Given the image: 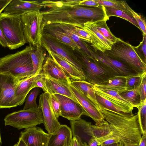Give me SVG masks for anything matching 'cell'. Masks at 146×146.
Here are the masks:
<instances>
[{"label": "cell", "mask_w": 146, "mask_h": 146, "mask_svg": "<svg viewBox=\"0 0 146 146\" xmlns=\"http://www.w3.org/2000/svg\"><path fill=\"white\" fill-rule=\"evenodd\" d=\"M99 109L105 120L99 125L90 122L87 134L91 138L87 146L120 143L124 146H138L142 136L137 113H118Z\"/></svg>", "instance_id": "1"}, {"label": "cell", "mask_w": 146, "mask_h": 146, "mask_svg": "<svg viewBox=\"0 0 146 146\" xmlns=\"http://www.w3.org/2000/svg\"><path fill=\"white\" fill-rule=\"evenodd\" d=\"M81 0L58 1L47 0L41 3L43 7H49L40 11L43 16L42 26L55 24H64L82 28L87 21L83 18L84 6L78 5Z\"/></svg>", "instance_id": "2"}, {"label": "cell", "mask_w": 146, "mask_h": 146, "mask_svg": "<svg viewBox=\"0 0 146 146\" xmlns=\"http://www.w3.org/2000/svg\"><path fill=\"white\" fill-rule=\"evenodd\" d=\"M33 46H27L15 53L0 58V73L9 74L21 80L33 75L30 52Z\"/></svg>", "instance_id": "3"}, {"label": "cell", "mask_w": 146, "mask_h": 146, "mask_svg": "<svg viewBox=\"0 0 146 146\" xmlns=\"http://www.w3.org/2000/svg\"><path fill=\"white\" fill-rule=\"evenodd\" d=\"M104 52L127 65L138 74L146 72V64L140 57L134 46L119 38H117L110 50Z\"/></svg>", "instance_id": "4"}, {"label": "cell", "mask_w": 146, "mask_h": 146, "mask_svg": "<svg viewBox=\"0 0 146 146\" xmlns=\"http://www.w3.org/2000/svg\"><path fill=\"white\" fill-rule=\"evenodd\" d=\"M0 28L5 36L8 47L10 49L18 48L27 42L21 16L8 15L1 13Z\"/></svg>", "instance_id": "5"}, {"label": "cell", "mask_w": 146, "mask_h": 146, "mask_svg": "<svg viewBox=\"0 0 146 146\" xmlns=\"http://www.w3.org/2000/svg\"><path fill=\"white\" fill-rule=\"evenodd\" d=\"M74 50L81 66L85 81L94 85H99L113 76L96 63L90 55L81 49Z\"/></svg>", "instance_id": "6"}, {"label": "cell", "mask_w": 146, "mask_h": 146, "mask_svg": "<svg viewBox=\"0 0 146 146\" xmlns=\"http://www.w3.org/2000/svg\"><path fill=\"white\" fill-rule=\"evenodd\" d=\"M4 120L5 125L18 130L36 127L44 123L42 110L38 106L36 108L21 110L9 113Z\"/></svg>", "instance_id": "7"}, {"label": "cell", "mask_w": 146, "mask_h": 146, "mask_svg": "<svg viewBox=\"0 0 146 146\" xmlns=\"http://www.w3.org/2000/svg\"><path fill=\"white\" fill-rule=\"evenodd\" d=\"M21 16L27 42L32 46L41 44L43 27L42 26L43 16L40 11L28 13Z\"/></svg>", "instance_id": "8"}, {"label": "cell", "mask_w": 146, "mask_h": 146, "mask_svg": "<svg viewBox=\"0 0 146 146\" xmlns=\"http://www.w3.org/2000/svg\"><path fill=\"white\" fill-rule=\"evenodd\" d=\"M88 45L92 60L113 76H126L138 74L125 64L110 57L104 52L95 51L91 46Z\"/></svg>", "instance_id": "9"}, {"label": "cell", "mask_w": 146, "mask_h": 146, "mask_svg": "<svg viewBox=\"0 0 146 146\" xmlns=\"http://www.w3.org/2000/svg\"><path fill=\"white\" fill-rule=\"evenodd\" d=\"M41 44L43 48L47 51L54 52L83 73L74 49L69 46L59 41L52 36L43 32Z\"/></svg>", "instance_id": "10"}, {"label": "cell", "mask_w": 146, "mask_h": 146, "mask_svg": "<svg viewBox=\"0 0 146 146\" xmlns=\"http://www.w3.org/2000/svg\"><path fill=\"white\" fill-rule=\"evenodd\" d=\"M20 80L9 74L0 73V109L19 106L15 90Z\"/></svg>", "instance_id": "11"}, {"label": "cell", "mask_w": 146, "mask_h": 146, "mask_svg": "<svg viewBox=\"0 0 146 146\" xmlns=\"http://www.w3.org/2000/svg\"><path fill=\"white\" fill-rule=\"evenodd\" d=\"M39 106L42 111L44 124L48 133L51 134L60 126L59 122L53 111L51 102V95L44 92L39 96Z\"/></svg>", "instance_id": "12"}, {"label": "cell", "mask_w": 146, "mask_h": 146, "mask_svg": "<svg viewBox=\"0 0 146 146\" xmlns=\"http://www.w3.org/2000/svg\"><path fill=\"white\" fill-rule=\"evenodd\" d=\"M71 91L77 99L79 104L85 112V115L91 118L95 122V125H99L105 120L100 109L82 93L70 84Z\"/></svg>", "instance_id": "13"}, {"label": "cell", "mask_w": 146, "mask_h": 146, "mask_svg": "<svg viewBox=\"0 0 146 146\" xmlns=\"http://www.w3.org/2000/svg\"><path fill=\"white\" fill-rule=\"evenodd\" d=\"M51 135L45 132L40 127H35L22 131L19 138L27 146H47Z\"/></svg>", "instance_id": "14"}, {"label": "cell", "mask_w": 146, "mask_h": 146, "mask_svg": "<svg viewBox=\"0 0 146 146\" xmlns=\"http://www.w3.org/2000/svg\"><path fill=\"white\" fill-rule=\"evenodd\" d=\"M60 105L61 116L70 121L78 119L85 112L80 105L70 98L61 95L54 94Z\"/></svg>", "instance_id": "15"}, {"label": "cell", "mask_w": 146, "mask_h": 146, "mask_svg": "<svg viewBox=\"0 0 146 146\" xmlns=\"http://www.w3.org/2000/svg\"><path fill=\"white\" fill-rule=\"evenodd\" d=\"M89 35L91 46L94 51L104 52L111 49L112 44L104 37L96 29L94 22L87 21L84 23L81 28Z\"/></svg>", "instance_id": "16"}, {"label": "cell", "mask_w": 146, "mask_h": 146, "mask_svg": "<svg viewBox=\"0 0 146 146\" xmlns=\"http://www.w3.org/2000/svg\"><path fill=\"white\" fill-rule=\"evenodd\" d=\"M42 7L41 3L37 1L12 0L3 13L8 15L21 16L30 12L40 11Z\"/></svg>", "instance_id": "17"}, {"label": "cell", "mask_w": 146, "mask_h": 146, "mask_svg": "<svg viewBox=\"0 0 146 146\" xmlns=\"http://www.w3.org/2000/svg\"><path fill=\"white\" fill-rule=\"evenodd\" d=\"M45 84L48 93L50 95L58 94L68 97L79 104L67 81L45 76Z\"/></svg>", "instance_id": "18"}, {"label": "cell", "mask_w": 146, "mask_h": 146, "mask_svg": "<svg viewBox=\"0 0 146 146\" xmlns=\"http://www.w3.org/2000/svg\"><path fill=\"white\" fill-rule=\"evenodd\" d=\"M40 73L45 76L65 80L71 84V80L66 73L49 55L46 57Z\"/></svg>", "instance_id": "19"}, {"label": "cell", "mask_w": 146, "mask_h": 146, "mask_svg": "<svg viewBox=\"0 0 146 146\" xmlns=\"http://www.w3.org/2000/svg\"><path fill=\"white\" fill-rule=\"evenodd\" d=\"M43 75L40 73L20 80L15 90V95L19 103V106L24 104L28 93L33 88H36L37 80Z\"/></svg>", "instance_id": "20"}, {"label": "cell", "mask_w": 146, "mask_h": 146, "mask_svg": "<svg viewBox=\"0 0 146 146\" xmlns=\"http://www.w3.org/2000/svg\"><path fill=\"white\" fill-rule=\"evenodd\" d=\"M71 129L65 125H60L51 134L47 146H69L72 138Z\"/></svg>", "instance_id": "21"}, {"label": "cell", "mask_w": 146, "mask_h": 146, "mask_svg": "<svg viewBox=\"0 0 146 146\" xmlns=\"http://www.w3.org/2000/svg\"><path fill=\"white\" fill-rule=\"evenodd\" d=\"M94 88L96 92L132 113L133 105L122 98L117 92L96 84L94 85Z\"/></svg>", "instance_id": "22"}, {"label": "cell", "mask_w": 146, "mask_h": 146, "mask_svg": "<svg viewBox=\"0 0 146 146\" xmlns=\"http://www.w3.org/2000/svg\"><path fill=\"white\" fill-rule=\"evenodd\" d=\"M47 51L49 55L60 66L71 80H85L86 78L83 72L54 52Z\"/></svg>", "instance_id": "23"}, {"label": "cell", "mask_w": 146, "mask_h": 146, "mask_svg": "<svg viewBox=\"0 0 146 146\" xmlns=\"http://www.w3.org/2000/svg\"><path fill=\"white\" fill-rule=\"evenodd\" d=\"M43 32L52 36L59 41L69 46L74 50L81 49L65 33L57 24L45 26L43 28Z\"/></svg>", "instance_id": "24"}, {"label": "cell", "mask_w": 146, "mask_h": 146, "mask_svg": "<svg viewBox=\"0 0 146 146\" xmlns=\"http://www.w3.org/2000/svg\"><path fill=\"white\" fill-rule=\"evenodd\" d=\"M30 54L33 66V75L40 73L46 58L41 44H38L35 46H33Z\"/></svg>", "instance_id": "25"}, {"label": "cell", "mask_w": 146, "mask_h": 146, "mask_svg": "<svg viewBox=\"0 0 146 146\" xmlns=\"http://www.w3.org/2000/svg\"><path fill=\"white\" fill-rule=\"evenodd\" d=\"M83 18L87 21H107L109 19L106 14L105 7L100 5L97 7L84 6Z\"/></svg>", "instance_id": "26"}, {"label": "cell", "mask_w": 146, "mask_h": 146, "mask_svg": "<svg viewBox=\"0 0 146 146\" xmlns=\"http://www.w3.org/2000/svg\"><path fill=\"white\" fill-rule=\"evenodd\" d=\"M70 84L82 93L100 109V105L96 99L94 85L82 80H71Z\"/></svg>", "instance_id": "27"}, {"label": "cell", "mask_w": 146, "mask_h": 146, "mask_svg": "<svg viewBox=\"0 0 146 146\" xmlns=\"http://www.w3.org/2000/svg\"><path fill=\"white\" fill-rule=\"evenodd\" d=\"M126 82L125 76H116L109 78L99 85H96L116 91L120 94L126 91Z\"/></svg>", "instance_id": "28"}, {"label": "cell", "mask_w": 146, "mask_h": 146, "mask_svg": "<svg viewBox=\"0 0 146 146\" xmlns=\"http://www.w3.org/2000/svg\"><path fill=\"white\" fill-rule=\"evenodd\" d=\"M95 92L96 99L100 105L99 108L118 113L133 114L128 110L112 102L97 92Z\"/></svg>", "instance_id": "29"}, {"label": "cell", "mask_w": 146, "mask_h": 146, "mask_svg": "<svg viewBox=\"0 0 146 146\" xmlns=\"http://www.w3.org/2000/svg\"><path fill=\"white\" fill-rule=\"evenodd\" d=\"M100 5L112 7L122 11L133 16L131 11L133 9L125 0H94Z\"/></svg>", "instance_id": "30"}, {"label": "cell", "mask_w": 146, "mask_h": 146, "mask_svg": "<svg viewBox=\"0 0 146 146\" xmlns=\"http://www.w3.org/2000/svg\"><path fill=\"white\" fill-rule=\"evenodd\" d=\"M65 33L74 41L80 48L89 55L90 52L88 48V44L86 42L81 40L70 29L66 24H57Z\"/></svg>", "instance_id": "31"}, {"label": "cell", "mask_w": 146, "mask_h": 146, "mask_svg": "<svg viewBox=\"0 0 146 146\" xmlns=\"http://www.w3.org/2000/svg\"><path fill=\"white\" fill-rule=\"evenodd\" d=\"M107 16H116L121 18L130 22L140 30L137 21L133 16L121 10L112 7L104 6Z\"/></svg>", "instance_id": "32"}, {"label": "cell", "mask_w": 146, "mask_h": 146, "mask_svg": "<svg viewBox=\"0 0 146 146\" xmlns=\"http://www.w3.org/2000/svg\"><path fill=\"white\" fill-rule=\"evenodd\" d=\"M106 21H100L94 22L98 31L104 37L113 44L116 41L117 37L110 31L107 24Z\"/></svg>", "instance_id": "33"}, {"label": "cell", "mask_w": 146, "mask_h": 146, "mask_svg": "<svg viewBox=\"0 0 146 146\" xmlns=\"http://www.w3.org/2000/svg\"><path fill=\"white\" fill-rule=\"evenodd\" d=\"M139 87L119 94L122 98L131 104L134 108L140 102Z\"/></svg>", "instance_id": "34"}, {"label": "cell", "mask_w": 146, "mask_h": 146, "mask_svg": "<svg viewBox=\"0 0 146 146\" xmlns=\"http://www.w3.org/2000/svg\"><path fill=\"white\" fill-rule=\"evenodd\" d=\"M146 74V72L125 76L126 91L131 90L139 87L143 76Z\"/></svg>", "instance_id": "35"}, {"label": "cell", "mask_w": 146, "mask_h": 146, "mask_svg": "<svg viewBox=\"0 0 146 146\" xmlns=\"http://www.w3.org/2000/svg\"><path fill=\"white\" fill-rule=\"evenodd\" d=\"M40 92V88L36 87L29 92L26 97L25 103L23 110L36 108L38 107L36 102V99Z\"/></svg>", "instance_id": "36"}, {"label": "cell", "mask_w": 146, "mask_h": 146, "mask_svg": "<svg viewBox=\"0 0 146 146\" xmlns=\"http://www.w3.org/2000/svg\"><path fill=\"white\" fill-rule=\"evenodd\" d=\"M135 107L138 110L137 113L142 134L146 133V100L140 102Z\"/></svg>", "instance_id": "37"}, {"label": "cell", "mask_w": 146, "mask_h": 146, "mask_svg": "<svg viewBox=\"0 0 146 146\" xmlns=\"http://www.w3.org/2000/svg\"><path fill=\"white\" fill-rule=\"evenodd\" d=\"M70 29L82 40L89 43H91L90 37L83 29L75 26L67 24Z\"/></svg>", "instance_id": "38"}, {"label": "cell", "mask_w": 146, "mask_h": 146, "mask_svg": "<svg viewBox=\"0 0 146 146\" xmlns=\"http://www.w3.org/2000/svg\"><path fill=\"white\" fill-rule=\"evenodd\" d=\"M138 54L143 61L146 63V35L143 36L142 42L137 46H134Z\"/></svg>", "instance_id": "39"}, {"label": "cell", "mask_w": 146, "mask_h": 146, "mask_svg": "<svg viewBox=\"0 0 146 146\" xmlns=\"http://www.w3.org/2000/svg\"><path fill=\"white\" fill-rule=\"evenodd\" d=\"M133 16L138 25L140 30L143 33V36L146 35V22L145 19L139 14L135 12L133 10L131 11Z\"/></svg>", "instance_id": "40"}, {"label": "cell", "mask_w": 146, "mask_h": 146, "mask_svg": "<svg viewBox=\"0 0 146 146\" xmlns=\"http://www.w3.org/2000/svg\"><path fill=\"white\" fill-rule=\"evenodd\" d=\"M51 102L54 113L57 118L61 116V108L59 102L54 94L51 95Z\"/></svg>", "instance_id": "41"}, {"label": "cell", "mask_w": 146, "mask_h": 146, "mask_svg": "<svg viewBox=\"0 0 146 146\" xmlns=\"http://www.w3.org/2000/svg\"><path fill=\"white\" fill-rule=\"evenodd\" d=\"M140 102L146 100V74L143 77L139 87Z\"/></svg>", "instance_id": "42"}, {"label": "cell", "mask_w": 146, "mask_h": 146, "mask_svg": "<svg viewBox=\"0 0 146 146\" xmlns=\"http://www.w3.org/2000/svg\"><path fill=\"white\" fill-rule=\"evenodd\" d=\"M88 144L83 142L80 138L77 136L72 137L69 146H87Z\"/></svg>", "instance_id": "43"}, {"label": "cell", "mask_w": 146, "mask_h": 146, "mask_svg": "<svg viewBox=\"0 0 146 146\" xmlns=\"http://www.w3.org/2000/svg\"><path fill=\"white\" fill-rule=\"evenodd\" d=\"M36 87L41 88L44 92L48 93L46 85L45 76L44 75H43L37 80L36 83Z\"/></svg>", "instance_id": "44"}, {"label": "cell", "mask_w": 146, "mask_h": 146, "mask_svg": "<svg viewBox=\"0 0 146 146\" xmlns=\"http://www.w3.org/2000/svg\"><path fill=\"white\" fill-rule=\"evenodd\" d=\"M78 5L87 6L97 7L100 5L94 0H81Z\"/></svg>", "instance_id": "45"}, {"label": "cell", "mask_w": 146, "mask_h": 146, "mask_svg": "<svg viewBox=\"0 0 146 146\" xmlns=\"http://www.w3.org/2000/svg\"><path fill=\"white\" fill-rule=\"evenodd\" d=\"M0 44L4 48L8 47V43L3 32L0 28Z\"/></svg>", "instance_id": "46"}, {"label": "cell", "mask_w": 146, "mask_h": 146, "mask_svg": "<svg viewBox=\"0 0 146 146\" xmlns=\"http://www.w3.org/2000/svg\"><path fill=\"white\" fill-rule=\"evenodd\" d=\"M12 0H0V14Z\"/></svg>", "instance_id": "47"}, {"label": "cell", "mask_w": 146, "mask_h": 146, "mask_svg": "<svg viewBox=\"0 0 146 146\" xmlns=\"http://www.w3.org/2000/svg\"><path fill=\"white\" fill-rule=\"evenodd\" d=\"M138 146H146V133L142 134Z\"/></svg>", "instance_id": "48"}, {"label": "cell", "mask_w": 146, "mask_h": 146, "mask_svg": "<svg viewBox=\"0 0 146 146\" xmlns=\"http://www.w3.org/2000/svg\"><path fill=\"white\" fill-rule=\"evenodd\" d=\"M98 146H124L123 145L120 143H113L112 144L104 145L101 144Z\"/></svg>", "instance_id": "49"}, {"label": "cell", "mask_w": 146, "mask_h": 146, "mask_svg": "<svg viewBox=\"0 0 146 146\" xmlns=\"http://www.w3.org/2000/svg\"><path fill=\"white\" fill-rule=\"evenodd\" d=\"M18 146H27L23 141L19 138L18 142H17Z\"/></svg>", "instance_id": "50"}, {"label": "cell", "mask_w": 146, "mask_h": 146, "mask_svg": "<svg viewBox=\"0 0 146 146\" xmlns=\"http://www.w3.org/2000/svg\"><path fill=\"white\" fill-rule=\"evenodd\" d=\"M2 144V141L1 138L0 130V146H1Z\"/></svg>", "instance_id": "51"}, {"label": "cell", "mask_w": 146, "mask_h": 146, "mask_svg": "<svg viewBox=\"0 0 146 146\" xmlns=\"http://www.w3.org/2000/svg\"><path fill=\"white\" fill-rule=\"evenodd\" d=\"M13 146H18V144H17V143L15 145H14Z\"/></svg>", "instance_id": "52"}]
</instances>
